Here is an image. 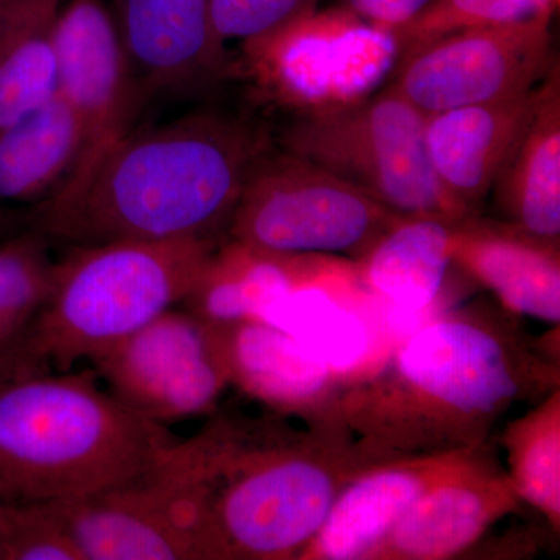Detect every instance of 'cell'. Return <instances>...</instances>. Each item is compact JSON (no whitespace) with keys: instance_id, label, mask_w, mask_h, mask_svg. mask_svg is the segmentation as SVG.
<instances>
[{"instance_id":"cell-15","label":"cell","mask_w":560,"mask_h":560,"mask_svg":"<svg viewBox=\"0 0 560 560\" xmlns=\"http://www.w3.org/2000/svg\"><path fill=\"white\" fill-rule=\"evenodd\" d=\"M110 14L145 92L194 94L230 73L212 0H114Z\"/></svg>"},{"instance_id":"cell-11","label":"cell","mask_w":560,"mask_h":560,"mask_svg":"<svg viewBox=\"0 0 560 560\" xmlns=\"http://www.w3.org/2000/svg\"><path fill=\"white\" fill-rule=\"evenodd\" d=\"M551 24L540 18L441 36L401 55L389 86L425 116L525 94L555 65Z\"/></svg>"},{"instance_id":"cell-1","label":"cell","mask_w":560,"mask_h":560,"mask_svg":"<svg viewBox=\"0 0 560 560\" xmlns=\"http://www.w3.org/2000/svg\"><path fill=\"white\" fill-rule=\"evenodd\" d=\"M556 335L530 340L503 308H447L342 386L338 419L364 466L480 447L512 405L560 386Z\"/></svg>"},{"instance_id":"cell-26","label":"cell","mask_w":560,"mask_h":560,"mask_svg":"<svg viewBox=\"0 0 560 560\" xmlns=\"http://www.w3.org/2000/svg\"><path fill=\"white\" fill-rule=\"evenodd\" d=\"M50 241L22 231L0 245V338L20 334L43 311L55 282Z\"/></svg>"},{"instance_id":"cell-7","label":"cell","mask_w":560,"mask_h":560,"mask_svg":"<svg viewBox=\"0 0 560 560\" xmlns=\"http://www.w3.org/2000/svg\"><path fill=\"white\" fill-rule=\"evenodd\" d=\"M400 213L287 151L250 173L226 237L290 256L357 260Z\"/></svg>"},{"instance_id":"cell-29","label":"cell","mask_w":560,"mask_h":560,"mask_svg":"<svg viewBox=\"0 0 560 560\" xmlns=\"http://www.w3.org/2000/svg\"><path fill=\"white\" fill-rule=\"evenodd\" d=\"M320 0H212L220 38L248 40L318 10Z\"/></svg>"},{"instance_id":"cell-20","label":"cell","mask_w":560,"mask_h":560,"mask_svg":"<svg viewBox=\"0 0 560 560\" xmlns=\"http://www.w3.org/2000/svg\"><path fill=\"white\" fill-rule=\"evenodd\" d=\"M534 92L425 116L423 143L434 175L448 194L480 215L534 105Z\"/></svg>"},{"instance_id":"cell-4","label":"cell","mask_w":560,"mask_h":560,"mask_svg":"<svg viewBox=\"0 0 560 560\" xmlns=\"http://www.w3.org/2000/svg\"><path fill=\"white\" fill-rule=\"evenodd\" d=\"M176 438L102 389L94 370L0 388V500L79 499L149 469Z\"/></svg>"},{"instance_id":"cell-18","label":"cell","mask_w":560,"mask_h":560,"mask_svg":"<svg viewBox=\"0 0 560 560\" xmlns=\"http://www.w3.org/2000/svg\"><path fill=\"white\" fill-rule=\"evenodd\" d=\"M220 329L231 385L272 415L307 427L341 425L338 399L345 385L312 349L265 320Z\"/></svg>"},{"instance_id":"cell-21","label":"cell","mask_w":560,"mask_h":560,"mask_svg":"<svg viewBox=\"0 0 560 560\" xmlns=\"http://www.w3.org/2000/svg\"><path fill=\"white\" fill-rule=\"evenodd\" d=\"M499 220L541 241H560V73L536 86L528 124L493 180Z\"/></svg>"},{"instance_id":"cell-10","label":"cell","mask_w":560,"mask_h":560,"mask_svg":"<svg viewBox=\"0 0 560 560\" xmlns=\"http://www.w3.org/2000/svg\"><path fill=\"white\" fill-rule=\"evenodd\" d=\"M171 445L131 480L46 501L84 560H210L200 504L173 463Z\"/></svg>"},{"instance_id":"cell-23","label":"cell","mask_w":560,"mask_h":560,"mask_svg":"<svg viewBox=\"0 0 560 560\" xmlns=\"http://www.w3.org/2000/svg\"><path fill=\"white\" fill-rule=\"evenodd\" d=\"M81 147L79 120L57 92L0 128V201L49 200L75 171Z\"/></svg>"},{"instance_id":"cell-31","label":"cell","mask_w":560,"mask_h":560,"mask_svg":"<svg viewBox=\"0 0 560 560\" xmlns=\"http://www.w3.org/2000/svg\"><path fill=\"white\" fill-rule=\"evenodd\" d=\"M431 0H342L345 9L386 32L396 31Z\"/></svg>"},{"instance_id":"cell-3","label":"cell","mask_w":560,"mask_h":560,"mask_svg":"<svg viewBox=\"0 0 560 560\" xmlns=\"http://www.w3.org/2000/svg\"><path fill=\"white\" fill-rule=\"evenodd\" d=\"M171 455L197 495L210 560H296L366 467L345 427L278 415L213 416Z\"/></svg>"},{"instance_id":"cell-30","label":"cell","mask_w":560,"mask_h":560,"mask_svg":"<svg viewBox=\"0 0 560 560\" xmlns=\"http://www.w3.org/2000/svg\"><path fill=\"white\" fill-rule=\"evenodd\" d=\"M28 327L20 334L0 338V388L11 382L50 372L49 363L33 345Z\"/></svg>"},{"instance_id":"cell-13","label":"cell","mask_w":560,"mask_h":560,"mask_svg":"<svg viewBox=\"0 0 560 560\" xmlns=\"http://www.w3.org/2000/svg\"><path fill=\"white\" fill-rule=\"evenodd\" d=\"M490 451L488 442L467 451L405 456L363 467L338 492L296 560H368L430 489L469 469Z\"/></svg>"},{"instance_id":"cell-24","label":"cell","mask_w":560,"mask_h":560,"mask_svg":"<svg viewBox=\"0 0 560 560\" xmlns=\"http://www.w3.org/2000/svg\"><path fill=\"white\" fill-rule=\"evenodd\" d=\"M62 3L0 0V128L55 94Z\"/></svg>"},{"instance_id":"cell-19","label":"cell","mask_w":560,"mask_h":560,"mask_svg":"<svg viewBox=\"0 0 560 560\" xmlns=\"http://www.w3.org/2000/svg\"><path fill=\"white\" fill-rule=\"evenodd\" d=\"M452 259L467 279L490 291L504 312L559 326V243L474 215L456 221Z\"/></svg>"},{"instance_id":"cell-8","label":"cell","mask_w":560,"mask_h":560,"mask_svg":"<svg viewBox=\"0 0 560 560\" xmlns=\"http://www.w3.org/2000/svg\"><path fill=\"white\" fill-rule=\"evenodd\" d=\"M348 10V9H346ZM318 14L243 40V69L261 97L298 114L370 97L399 60L390 32L355 16Z\"/></svg>"},{"instance_id":"cell-14","label":"cell","mask_w":560,"mask_h":560,"mask_svg":"<svg viewBox=\"0 0 560 560\" xmlns=\"http://www.w3.org/2000/svg\"><path fill=\"white\" fill-rule=\"evenodd\" d=\"M270 324L312 349L342 385L370 375L390 350L377 304L346 257L316 256L308 278Z\"/></svg>"},{"instance_id":"cell-17","label":"cell","mask_w":560,"mask_h":560,"mask_svg":"<svg viewBox=\"0 0 560 560\" xmlns=\"http://www.w3.org/2000/svg\"><path fill=\"white\" fill-rule=\"evenodd\" d=\"M522 510V500L490 451L469 469L430 489L368 560L459 558L492 526Z\"/></svg>"},{"instance_id":"cell-22","label":"cell","mask_w":560,"mask_h":560,"mask_svg":"<svg viewBox=\"0 0 560 560\" xmlns=\"http://www.w3.org/2000/svg\"><path fill=\"white\" fill-rule=\"evenodd\" d=\"M315 260L316 256L271 253L226 237L180 305L215 327L245 320L270 323L308 278Z\"/></svg>"},{"instance_id":"cell-16","label":"cell","mask_w":560,"mask_h":560,"mask_svg":"<svg viewBox=\"0 0 560 560\" xmlns=\"http://www.w3.org/2000/svg\"><path fill=\"white\" fill-rule=\"evenodd\" d=\"M456 221L399 215L355 261L361 285L375 301L390 348L453 307L447 298Z\"/></svg>"},{"instance_id":"cell-27","label":"cell","mask_w":560,"mask_h":560,"mask_svg":"<svg viewBox=\"0 0 560 560\" xmlns=\"http://www.w3.org/2000/svg\"><path fill=\"white\" fill-rule=\"evenodd\" d=\"M559 0H431L410 21L390 32L399 58L452 33L555 18Z\"/></svg>"},{"instance_id":"cell-32","label":"cell","mask_w":560,"mask_h":560,"mask_svg":"<svg viewBox=\"0 0 560 560\" xmlns=\"http://www.w3.org/2000/svg\"><path fill=\"white\" fill-rule=\"evenodd\" d=\"M7 536V503L0 500V560H3V547Z\"/></svg>"},{"instance_id":"cell-25","label":"cell","mask_w":560,"mask_h":560,"mask_svg":"<svg viewBox=\"0 0 560 560\" xmlns=\"http://www.w3.org/2000/svg\"><path fill=\"white\" fill-rule=\"evenodd\" d=\"M506 475L523 504L560 533V386L503 431Z\"/></svg>"},{"instance_id":"cell-6","label":"cell","mask_w":560,"mask_h":560,"mask_svg":"<svg viewBox=\"0 0 560 560\" xmlns=\"http://www.w3.org/2000/svg\"><path fill=\"white\" fill-rule=\"evenodd\" d=\"M423 125L425 114L388 86L340 108L300 114L283 130L280 147L400 215H477L434 175Z\"/></svg>"},{"instance_id":"cell-5","label":"cell","mask_w":560,"mask_h":560,"mask_svg":"<svg viewBox=\"0 0 560 560\" xmlns=\"http://www.w3.org/2000/svg\"><path fill=\"white\" fill-rule=\"evenodd\" d=\"M221 241L73 245L28 331L40 357L69 371L186 300Z\"/></svg>"},{"instance_id":"cell-12","label":"cell","mask_w":560,"mask_h":560,"mask_svg":"<svg viewBox=\"0 0 560 560\" xmlns=\"http://www.w3.org/2000/svg\"><path fill=\"white\" fill-rule=\"evenodd\" d=\"M79 120L81 156L49 200L77 194L135 128L147 94L103 0H65L58 22L57 88ZM46 202V201H44Z\"/></svg>"},{"instance_id":"cell-2","label":"cell","mask_w":560,"mask_h":560,"mask_svg":"<svg viewBox=\"0 0 560 560\" xmlns=\"http://www.w3.org/2000/svg\"><path fill=\"white\" fill-rule=\"evenodd\" d=\"M268 132L220 110L132 130L77 194L32 206L27 230L47 241H187L226 235Z\"/></svg>"},{"instance_id":"cell-28","label":"cell","mask_w":560,"mask_h":560,"mask_svg":"<svg viewBox=\"0 0 560 560\" xmlns=\"http://www.w3.org/2000/svg\"><path fill=\"white\" fill-rule=\"evenodd\" d=\"M3 560H84L49 503H7Z\"/></svg>"},{"instance_id":"cell-9","label":"cell","mask_w":560,"mask_h":560,"mask_svg":"<svg viewBox=\"0 0 560 560\" xmlns=\"http://www.w3.org/2000/svg\"><path fill=\"white\" fill-rule=\"evenodd\" d=\"M106 389L151 422L210 415L230 383L220 327L179 308L90 360Z\"/></svg>"}]
</instances>
